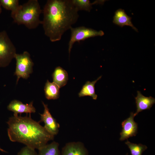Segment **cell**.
Segmentation results:
<instances>
[{"mask_svg": "<svg viewBox=\"0 0 155 155\" xmlns=\"http://www.w3.org/2000/svg\"><path fill=\"white\" fill-rule=\"evenodd\" d=\"M42 104L44 109L43 113L40 114L41 121L44 123V127L45 130L49 133L54 136L58 133L60 125L51 115L48 105L43 102Z\"/></svg>", "mask_w": 155, "mask_h": 155, "instance_id": "obj_7", "label": "cell"}, {"mask_svg": "<svg viewBox=\"0 0 155 155\" xmlns=\"http://www.w3.org/2000/svg\"><path fill=\"white\" fill-rule=\"evenodd\" d=\"M16 53V47L6 32H0V67L8 66Z\"/></svg>", "mask_w": 155, "mask_h": 155, "instance_id": "obj_4", "label": "cell"}, {"mask_svg": "<svg viewBox=\"0 0 155 155\" xmlns=\"http://www.w3.org/2000/svg\"><path fill=\"white\" fill-rule=\"evenodd\" d=\"M17 155H37L35 149L26 146L22 148Z\"/></svg>", "mask_w": 155, "mask_h": 155, "instance_id": "obj_20", "label": "cell"}, {"mask_svg": "<svg viewBox=\"0 0 155 155\" xmlns=\"http://www.w3.org/2000/svg\"><path fill=\"white\" fill-rule=\"evenodd\" d=\"M101 77L102 76H100L96 80L92 82L87 81L83 86L82 89L78 93L79 96L80 97L88 96L92 97L94 100H96L97 95L95 93L94 86L96 83Z\"/></svg>", "mask_w": 155, "mask_h": 155, "instance_id": "obj_14", "label": "cell"}, {"mask_svg": "<svg viewBox=\"0 0 155 155\" xmlns=\"http://www.w3.org/2000/svg\"><path fill=\"white\" fill-rule=\"evenodd\" d=\"M78 11L72 0H49L44 6L41 24L52 42L60 40L64 33L78 21Z\"/></svg>", "mask_w": 155, "mask_h": 155, "instance_id": "obj_1", "label": "cell"}, {"mask_svg": "<svg viewBox=\"0 0 155 155\" xmlns=\"http://www.w3.org/2000/svg\"><path fill=\"white\" fill-rule=\"evenodd\" d=\"M72 3L78 11L84 10L89 12L94 4H103L105 0H96L91 3L89 0H72Z\"/></svg>", "mask_w": 155, "mask_h": 155, "instance_id": "obj_16", "label": "cell"}, {"mask_svg": "<svg viewBox=\"0 0 155 155\" xmlns=\"http://www.w3.org/2000/svg\"><path fill=\"white\" fill-rule=\"evenodd\" d=\"M1 6L0 5V14L2 12V9Z\"/></svg>", "mask_w": 155, "mask_h": 155, "instance_id": "obj_22", "label": "cell"}, {"mask_svg": "<svg viewBox=\"0 0 155 155\" xmlns=\"http://www.w3.org/2000/svg\"><path fill=\"white\" fill-rule=\"evenodd\" d=\"M42 12L38 0H29L20 5L16 11L11 13V16L18 25H24L29 29H34L41 24L39 17Z\"/></svg>", "mask_w": 155, "mask_h": 155, "instance_id": "obj_3", "label": "cell"}, {"mask_svg": "<svg viewBox=\"0 0 155 155\" xmlns=\"http://www.w3.org/2000/svg\"><path fill=\"white\" fill-rule=\"evenodd\" d=\"M18 0H0V5L5 9L11 11V13L16 11L18 8Z\"/></svg>", "mask_w": 155, "mask_h": 155, "instance_id": "obj_19", "label": "cell"}, {"mask_svg": "<svg viewBox=\"0 0 155 155\" xmlns=\"http://www.w3.org/2000/svg\"><path fill=\"white\" fill-rule=\"evenodd\" d=\"M125 143L129 149L131 155H142L144 151L147 148L145 145L133 143L128 140Z\"/></svg>", "mask_w": 155, "mask_h": 155, "instance_id": "obj_18", "label": "cell"}, {"mask_svg": "<svg viewBox=\"0 0 155 155\" xmlns=\"http://www.w3.org/2000/svg\"><path fill=\"white\" fill-rule=\"evenodd\" d=\"M0 151L3 152H6L4 150H3V149L0 148Z\"/></svg>", "mask_w": 155, "mask_h": 155, "instance_id": "obj_21", "label": "cell"}, {"mask_svg": "<svg viewBox=\"0 0 155 155\" xmlns=\"http://www.w3.org/2000/svg\"><path fill=\"white\" fill-rule=\"evenodd\" d=\"M71 34L68 43V52L69 55L74 43L79 42L88 38L96 36H102L104 34L102 30L97 31L84 26L70 28Z\"/></svg>", "mask_w": 155, "mask_h": 155, "instance_id": "obj_6", "label": "cell"}, {"mask_svg": "<svg viewBox=\"0 0 155 155\" xmlns=\"http://www.w3.org/2000/svg\"><path fill=\"white\" fill-rule=\"evenodd\" d=\"M52 77L53 82L60 88L65 86L68 80L67 72L60 66L55 68L52 74Z\"/></svg>", "mask_w": 155, "mask_h": 155, "instance_id": "obj_13", "label": "cell"}, {"mask_svg": "<svg viewBox=\"0 0 155 155\" xmlns=\"http://www.w3.org/2000/svg\"><path fill=\"white\" fill-rule=\"evenodd\" d=\"M126 155H128V153H127V154H126Z\"/></svg>", "mask_w": 155, "mask_h": 155, "instance_id": "obj_23", "label": "cell"}, {"mask_svg": "<svg viewBox=\"0 0 155 155\" xmlns=\"http://www.w3.org/2000/svg\"><path fill=\"white\" fill-rule=\"evenodd\" d=\"M7 108L9 110L13 112V115L14 116L24 113L30 114L35 113L36 111V109L33 105L32 101L29 104H24L20 101L14 100L9 103Z\"/></svg>", "mask_w": 155, "mask_h": 155, "instance_id": "obj_9", "label": "cell"}, {"mask_svg": "<svg viewBox=\"0 0 155 155\" xmlns=\"http://www.w3.org/2000/svg\"><path fill=\"white\" fill-rule=\"evenodd\" d=\"M113 22L115 24L121 27L125 26H129L136 32H138L137 29L133 24L131 18L125 13L124 10L119 9L117 10L113 17Z\"/></svg>", "mask_w": 155, "mask_h": 155, "instance_id": "obj_12", "label": "cell"}, {"mask_svg": "<svg viewBox=\"0 0 155 155\" xmlns=\"http://www.w3.org/2000/svg\"><path fill=\"white\" fill-rule=\"evenodd\" d=\"M135 117L134 113L131 112L129 117L122 122V129L120 133V140L123 141L136 135L138 125L134 120Z\"/></svg>", "mask_w": 155, "mask_h": 155, "instance_id": "obj_8", "label": "cell"}, {"mask_svg": "<svg viewBox=\"0 0 155 155\" xmlns=\"http://www.w3.org/2000/svg\"><path fill=\"white\" fill-rule=\"evenodd\" d=\"M61 155H88L84 144L81 142L67 143L62 148Z\"/></svg>", "mask_w": 155, "mask_h": 155, "instance_id": "obj_10", "label": "cell"}, {"mask_svg": "<svg viewBox=\"0 0 155 155\" xmlns=\"http://www.w3.org/2000/svg\"><path fill=\"white\" fill-rule=\"evenodd\" d=\"M59 145V144L55 142L47 144L38 150L37 155H61Z\"/></svg>", "mask_w": 155, "mask_h": 155, "instance_id": "obj_17", "label": "cell"}, {"mask_svg": "<svg viewBox=\"0 0 155 155\" xmlns=\"http://www.w3.org/2000/svg\"><path fill=\"white\" fill-rule=\"evenodd\" d=\"M29 116L18 115L10 117L7 122V133L10 140L22 143L27 146L38 150L54 139L39 122Z\"/></svg>", "mask_w": 155, "mask_h": 155, "instance_id": "obj_2", "label": "cell"}, {"mask_svg": "<svg viewBox=\"0 0 155 155\" xmlns=\"http://www.w3.org/2000/svg\"><path fill=\"white\" fill-rule=\"evenodd\" d=\"M60 88L53 82L47 80L44 87V92L46 98L48 100H55L59 97Z\"/></svg>", "mask_w": 155, "mask_h": 155, "instance_id": "obj_15", "label": "cell"}, {"mask_svg": "<svg viewBox=\"0 0 155 155\" xmlns=\"http://www.w3.org/2000/svg\"><path fill=\"white\" fill-rule=\"evenodd\" d=\"M137 111L134 113L135 116L144 110H150L155 103V98L151 97H146L140 91H137V96L135 98Z\"/></svg>", "mask_w": 155, "mask_h": 155, "instance_id": "obj_11", "label": "cell"}, {"mask_svg": "<svg viewBox=\"0 0 155 155\" xmlns=\"http://www.w3.org/2000/svg\"><path fill=\"white\" fill-rule=\"evenodd\" d=\"M14 58L16 61L14 75L17 77V84L20 78L27 79L29 77L33 72L34 63L29 53L27 51L21 54L16 53Z\"/></svg>", "mask_w": 155, "mask_h": 155, "instance_id": "obj_5", "label": "cell"}]
</instances>
